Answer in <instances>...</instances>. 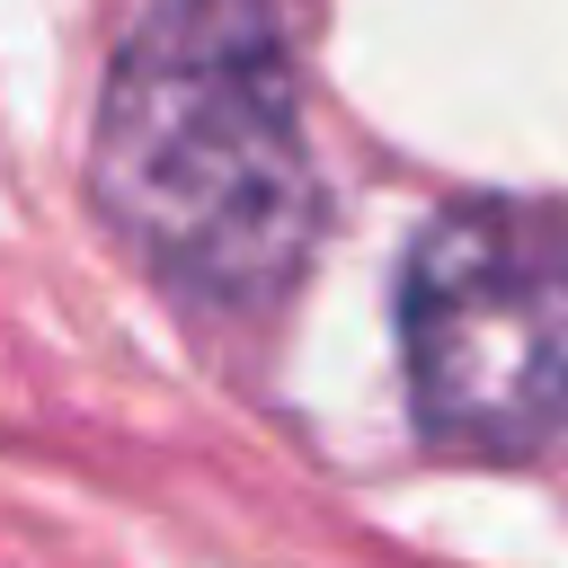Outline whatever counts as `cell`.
I'll list each match as a JSON object with an SVG mask.
<instances>
[{"mask_svg": "<svg viewBox=\"0 0 568 568\" xmlns=\"http://www.w3.org/2000/svg\"><path fill=\"white\" fill-rule=\"evenodd\" d=\"M98 222L195 311H275L328 231L284 0H151L89 124Z\"/></svg>", "mask_w": 568, "mask_h": 568, "instance_id": "obj_1", "label": "cell"}, {"mask_svg": "<svg viewBox=\"0 0 568 568\" xmlns=\"http://www.w3.org/2000/svg\"><path fill=\"white\" fill-rule=\"evenodd\" d=\"M399 390L435 453L532 462L568 435V204L453 195L399 248Z\"/></svg>", "mask_w": 568, "mask_h": 568, "instance_id": "obj_2", "label": "cell"}]
</instances>
